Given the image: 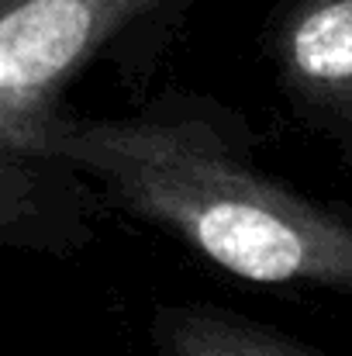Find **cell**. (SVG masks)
<instances>
[{"label":"cell","instance_id":"obj_3","mask_svg":"<svg viewBox=\"0 0 352 356\" xmlns=\"http://www.w3.org/2000/svg\"><path fill=\"white\" fill-rule=\"evenodd\" d=\"M290 87L352 118V0H301L283 28Z\"/></svg>","mask_w":352,"mask_h":356},{"label":"cell","instance_id":"obj_1","mask_svg":"<svg viewBox=\"0 0 352 356\" xmlns=\"http://www.w3.org/2000/svg\"><path fill=\"white\" fill-rule=\"evenodd\" d=\"M38 156L90 173L121 208L249 284L352 291V222L242 166L204 124L66 121Z\"/></svg>","mask_w":352,"mask_h":356},{"label":"cell","instance_id":"obj_4","mask_svg":"<svg viewBox=\"0 0 352 356\" xmlns=\"http://www.w3.org/2000/svg\"><path fill=\"white\" fill-rule=\"evenodd\" d=\"M156 343L162 356H321L283 332L208 308H162Z\"/></svg>","mask_w":352,"mask_h":356},{"label":"cell","instance_id":"obj_2","mask_svg":"<svg viewBox=\"0 0 352 356\" xmlns=\"http://www.w3.org/2000/svg\"><path fill=\"white\" fill-rule=\"evenodd\" d=\"M166 0H0V145L38 156L49 111L76 70L138 14Z\"/></svg>","mask_w":352,"mask_h":356}]
</instances>
